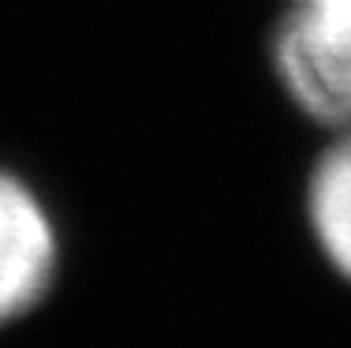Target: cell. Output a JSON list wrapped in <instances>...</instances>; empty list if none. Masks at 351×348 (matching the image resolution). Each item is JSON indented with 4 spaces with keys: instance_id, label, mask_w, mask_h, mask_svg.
Instances as JSON below:
<instances>
[{
    "instance_id": "3957f363",
    "label": "cell",
    "mask_w": 351,
    "mask_h": 348,
    "mask_svg": "<svg viewBox=\"0 0 351 348\" xmlns=\"http://www.w3.org/2000/svg\"><path fill=\"white\" fill-rule=\"evenodd\" d=\"M306 221L332 270L351 281V128L314 161L306 180Z\"/></svg>"
},
{
    "instance_id": "7a4b0ae2",
    "label": "cell",
    "mask_w": 351,
    "mask_h": 348,
    "mask_svg": "<svg viewBox=\"0 0 351 348\" xmlns=\"http://www.w3.org/2000/svg\"><path fill=\"white\" fill-rule=\"evenodd\" d=\"M53 213L23 176L0 169V326L34 311L56 281Z\"/></svg>"
},
{
    "instance_id": "6da1fadb",
    "label": "cell",
    "mask_w": 351,
    "mask_h": 348,
    "mask_svg": "<svg viewBox=\"0 0 351 348\" xmlns=\"http://www.w3.org/2000/svg\"><path fill=\"white\" fill-rule=\"evenodd\" d=\"M273 71L311 120L351 128V19L288 8L269 41Z\"/></svg>"
},
{
    "instance_id": "277c9868",
    "label": "cell",
    "mask_w": 351,
    "mask_h": 348,
    "mask_svg": "<svg viewBox=\"0 0 351 348\" xmlns=\"http://www.w3.org/2000/svg\"><path fill=\"white\" fill-rule=\"evenodd\" d=\"M288 8L314 15H332V19H351V0H288Z\"/></svg>"
}]
</instances>
